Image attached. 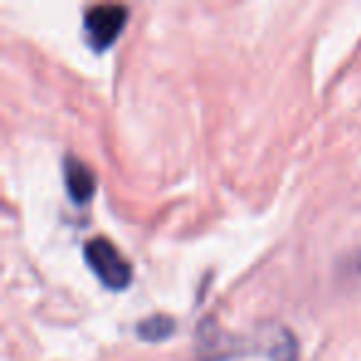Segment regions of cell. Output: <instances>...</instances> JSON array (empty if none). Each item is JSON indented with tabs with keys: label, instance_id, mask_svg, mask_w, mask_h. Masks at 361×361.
Returning <instances> with one entry per match:
<instances>
[{
	"label": "cell",
	"instance_id": "1",
	"mask_svg": "<svg viewBox=\"0 0 361 361\" xmlns=\"http://www.w3.org/2000/svg\"><path fill=\"white\" fill-rule=\"evenodd\" d=\"M87 265L109 290H124L131 282V265L106 238H92L85 245Z\"/></svg>",
	"mask_w": 361,
	"mask_h": 361
},
{
	"label": "cell",
	"instance_id": "2",
	"mask_svg": "<svg viewBox=\"0 0 361 361\" xmlns=\"http://www.w3.org/2000/svg\"><path fill=\"white\" fill-rule=\"evenodd\" d=\"M126 20L124 6H94L85 13V32L94 50H104L114 42Z\"/></svg>",
	"mask_w": 361,
	"mask_h": 361
},
{
	"label": "cell",
	"instance_id": "3",
	"mask_svg": "<svg viewBox=\"0 0 361 361\" xmlns=\"http://www.w3.org/2000/svg\"><path fill=\"white\" fill-rule=\"evenodd\" d=\"M65 183H67V191H70L72 201H77V203L90 201L97 188L92 169L85 161L75 159V156H70V159L65 161Z\"/></svg>",
	"mask_w": 361,
	"mask_h": 361
},
{
	"label": "cell",
	"instance_id": "4",
	"mask_svg": "<svg viewBox=\"0 0 361 361\" xmlns=\"http://www.w3.org/2000/svg\"><path fill=\"white\" fill-rule=\"evenodd\" d=\"M171 329H173V322L166 319V317H154V319L144 322V324L139 326V331L144 334V339H164Z\"/></svg>",
	"mask_w": 361,
	"mask_h": 361
}]
</instances>
